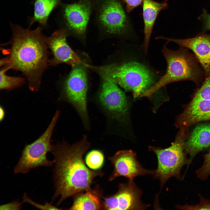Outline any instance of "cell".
I'll return each mask as SVG.
<instances>
[{"instance_id":"6da1fadb","label":"cell","mask_w":210,"mask_h":210,"mask_svg":"<svg viewBox=\"0 0 210 210\" xmlns=\"http://www.w3.org/2000/svg\"><path fill=\"white\" fill-rule=\"evenodd\" d=\"M90 146L85 135L73 144L63 140L53 145L55 192L52 199L60 197L57 205L70 197L91 189L94 179L103 175L100 169L90 170L85 164L83 156Z\"/></svg>"},{"instance_id":"7a4b0ae2","label":"cell","mask_w":210,"mask_h":210,"mask_svg":"<svg viewBox=\"0 0 210 210\" xmlns=\"http://www.w3.org/2000/svg\"><path fill=\"white\" fill-rule=\"evenodd\" d=\"M12 37L8 55L0 61L1 66L19 71L26 77L32 91L39 88L42 74L49 65L48 49L43 27L24 28L10 22Z\"/></svg>"},{"instance_id":"3957f363","label":"cell","mask_w":210,"mask_h":210,"mask_svg":"<svg viewBox=\"0 0 210 210\" xmlns=\"http://www.w3.org/2000/svg\"><path fill=\"white\" fill-rule=\"evenodd\" d=\"M168 43L162 50L167 63L166 72L142 97H150L160 88L174 82L188 80L199 85L204 80V71L195 55L182 46L177 50L170 49L166 46Z\"/></svg>"},{"instance_id":"277c9868","label":"cell","mask_w":210,"mask_h":210,"mask_svg":"<svg viewBox=\"0 0 210 210\" xmlns=\"http://www.w3.org/2000/svg\"><path fill=\"white\" fill-rule=\"evenodd\" d=\"M92 66L99 74L108 76L125 90L132 92L134 98L141 97L154 84L151 72L144 65L136 62Z\"/></svg>"},{"instance_id":"5b68a950","label":"cell","mask_w":210,"mask_h":210,"mask_svg":"<svg viewBox=\"0 0 210 210\" xmlns=\"http://www.w3.org/2000/svg\"><path fill=\"white\" fill-rule=\"evenodd\" d=\"M89 65L85 63L72 66L63 83L62 94V99L74 108L87 130L90 127L87 97L88 89L87 69Z\"/></svg>"},{"instance_id":"8992f818","label":"cell","mask_w":210,"mask_h":210,"mask_svg":"<svg viewBox=\"0 0 210 210\" xmlns=\"http://www.w3.org/2000/svg\"><path fill=\"white\" fill-rule=\"evenodd\" d=\"M99 75L100 85L92 101L104 116L108 130L114 122L124 121L128 104L125 94L112 79L104 74Z\"/></svg>"},{"instance_id":"52a82bcc","label":"cell","mask_w":210,"mask_h":210,"mask_svg":"<svg viewBox=\"0 0 210 210\" xmlns=\"http://www.w3.org/2000/svg\"><path fill=\"white\" fill-rule=\"evenodd\" d=\"M60 115L59 111H57L43 134L34 142L25 146L14 168L15 174H26L39 167H50L53 165L54 161L49 160L47 154L49 152L51 153L53 150V145L51 144V139Z\"/></svg>"},{"instance_id":"ba28073f","label":"cell","mask_w":210,"mask_h":210,"mask_svg":"<svg viewBox=\"0 0 210 210\" xmlns=\"http://www.w3.org/2000/svg\"><path fill=\"white\" fill-rule=\"evenodd\" d=\"M185 136L179 132L174 141L167 148L149 147V151L153 152L157 157V167L153 175L160 181L161 187L172 177L179 179L182 168L189 164L184 151Z\"/></svg>"},{"instance_id":"9c48e42d","label":"cell","mask_w":210,"mask_h":210,"mask_svg":"<svg viewBox=\"0 0 210 210\" xmlns=\"http://www.w3.org/2000/svg\"><path fill=\"white\" fill-rule=\"evenodd\" d=\"M94 9L97 25L106 35H121L128 31V19L120 0H95Z\"/></svg>"},{"instance_id":"30bf717a","label":"cell","mask_w":210,"mask_h":210,"mask_svg":"<svg viewBox=\"0 0 210 210\" xmlns=\"http://www.w3.org/2000/svg\"><path fill=\"white\" fill-rule=\"evenodd\" d=\"M208 120H210V75L205 78L191 101L177 117L175 125L186 134L192 125Z\"/></svg>"},{"instance_id":"8fae6325","label":"cell","mask_w":210,"mask_h":210,"mask_svg":"<svg viewBox=\"0 0 210 210\" xmlns=\"http://www.w3.org/2000/svg\"><path fill=\"white\" fill-rule=\"evenodd\" d=\"M95 0H82L71 4H61L60 19L68 35L82 41L86 38L87 27L94 9Z\"/></svg>"},{"instance_id":"7c38bea8","label":"cell","mask_w":210,"mask_h":210,"mask_svg":"<svg viewBox=\"0 0 210 210\" xmlns=\"http://www.w3.org/2000/svg\"><path fill=\"white\" fill-rule=\"evenodd\" d=\"M142 192L133 180L119 185L115 194L103 197V209L105 210H145L150 206L142 202Z\"/></svg>"},{"instance_id":"4fadbf2b","label":"cell","mask_w":210,"mask_h":210,"mask_svg":"<svg viewBox=\"0 0 210 210\" xmlns=\"http://www.w3.org/2000/svg\"><path fill=\"white\" fill-rule=\"evenodd\" d=\"M66 30L61 28L55 31L50 36H46L48 48L52 56L49 60V65L54 66L65 64L72 66L85 62L68 44L66 39Z\"/></svg>"},{"instance_id":"5bb4252c","label":"cell","mask_w":210,"mask_h":210,"mask_svg":"<svg viewBox=\"0 0 210 210\" xmlns=\"http://www.w3.org/2000/svg\"><path fill=\"white\" fill-rule=\"evenodd\" d=\"M108 159L114 169L109 178L110 181L121 176L128 180H134L137 176L153 174L155 172V170H150L144 168L137 160L136 153L131 150H119Z\"/></svg>"},{"instance_id":"9a60e30c","label":"cell","mask_w":210,"mask_h":210,"mask_svg":"<svg viewBox=\"0 0 210 210\" xmlns=\"http://www.w3.org/2000/svg\"><path fill=\"white\" fill-rule=\"evenodd\" d=\"M156 39H162L168 42L175 43L180 46L190 49L194 53L202 67L205 78L210 75V34H201L193 38L177 39L160 36Z\"/></svg>"},{"instance_id":"2e32d148","label":"cell","mask_w":210,"mask_h":210,"mask_svg":"<svg viewBox=\"0 0 210 210\" xmlns=\"http://www.w3.org/2000/svg\"><path fill=\"white\" fill-rule=\"evenodd\" d=\"M167 7L166 1L159 2L153 0H144L142 7L144 37L142 48L146 53L147 52L150 36L157 18L160 12L166 9Z\"/></svg>"},{"instance_id":"e0dca14e","label":"cell","mask_w":210,"mask_h":210,"mask_svg":"<svg viewBox=\"0 0 210 210\" xmlns=\"http://www.w3.org/2000/svg\"><path fill=\"white\" fill-rule=\"evenodd\" d=\"M210 146V124L196 127L185 142L184 151L189 155V163L199 152Z\"/></svg>"},{"instance_id":"ac0fdd59","label":"cell","mask_w":210,"mask_h":210,"mask_svg":"<svg viewBox=\"0 0 210 210\" xmlns=\"http://www.w3.org/2000/svg\"><path fill=\"white\" fill-rule=\"evenodd\" d=\"M62 0H33V16L28 19L29 27L37 22L43 27H46L49 18L53 10L61 5Z\"/></svg>"},{"instance_id":"d6986e66","label":"cell","mask_w":210,"mask_h":210,"mask_svg":"<svg viewBox=\"0 0 210 210\" xmlns=\"http://www.w3.org/2000/svg\"><path fill=\"white\" fill-rule=\"evenodd\" d=\"M102 193L98 189H91L76 196L70 210L103 209Z\"/></svg>"},{"instance_id":"ffe728a7","label":"cell","mask_w":210,"mask_h":210,"mask_svg":"<svg viewBox=\"0 0 210 210\" xmlns=\"http://www.w3.org/2000/svg\"><path fill=\"white\" fill-rule=\"evenodd\" d=\"M8 70V68L5 66L1 69V90H11L21 86L25 82V79L24 78L20 76H12L7 75L6 73Z\"/></svg>"},{"instance_id":"44dd1931","label":"cell","mask_w":210,"mask_h":210,"mask_svg":"<svg viewBox=\"0 0 210 210\" xmlns=\"http://www.w3.org/2000/svg\"><path fill=\"white\" fill-rule=\"evenodd\" d=\"M104 155L102 151L97 150H92L87 154L85 161L88 167L94 170H97L101 168L104 162Z\"/></svg>"},{"instance_id":"7402d4cb","label":"cell","mask_w":210,"mask_h":210,"mask_svg":"<svg viewBox=\"0 0 210 210\" xmlns=\"http://www.w3.org/2000/svg\"><path fill=\"white\" fill-rule=\"evenodd\" d=\"M198 178L204 180L210 175V150L204 156V161L202 166L196 171Z\"/></svg>"},{"instance_id":"603a6c76","label":"cell","mask_w":210,"mask_h":210,"mask_svg":"<svg viewBox=\"0 0 210 210\" xmlns=\"http://www.w3.org/2000/svg\"><path fill=\"white\" fill-rule=\"evenodd\" d=\"M27 203L40 209L42 210H60L57 206L53 205L51 203L46 202L45 204H41L37 203L30 199L26 193H24L22 197V203Z\"/></svg>"},{"instance_id":"cb8c5ba5","label":"cell","mask_w":210,"mask_h":210,"mask_svg":"<svg viewBox=\"0 0 210 210\" xmlns=\"http://www.w3.org/2000/svg\"><path fill=\"white\" fill-rule=\"evenodd\" d=\"M178 209L185 210H210V201L201 198L200 202L195 205L177 206Z\"/></svg>"},{"instance_id":"d4e9b609","label":"cell","mask_w":210,"mask_h":210,"mask_svg":"<svg viewBox=\"0 0 210 210\" xmlns=\"http://www.w3.org/2000/svg\"><path fill=\"white\" fill-rule=\"evenodd\" d=\"M126 5V10L128 13H130L135 8L141 5L144 0H120Z\"/></svg>"},{"instance_id":"484cf974","label":"cell","mask_w":210,"mask_h":210,"mask_svg":"<svg viewBox=\"0 0 210 210\" xmlns=\"http://www.w3.org/2000/svg\"><path fill=\"white\" fill-rule=\"evenodd\" d=\"M18 200L11 202L1 205L0 206V210H20L21 209L22 204Z\"/></svg>"},{"instance_id":"4316f807","label":"cell","mask_w":210,"mask_h":210,"mask_svg":"<svg viewBox=\"0 0 210 210\" xmlns=\"http://www.w3.org/2000/svg\"><path fill=\"white\" fill-rule=\"evenodd\" d=\"M205 17L207 27L210 30V15H206Z\"/></svg>"},{"instance_id":"83f0119b","label":"cell","mask_w":210,"mask_h":210,"mask_svg":"<svg viewBox=\"0 0 210 210\" xmlns=\"http://www.w3.org/2000/svg\"><path fill=\"white\" fill-rule=\"evenodd\" d=\"M5 115L4 110L3 107L1 106L0 108V120L1 121L3 120Z\"/></svg>"}]
</instances>
